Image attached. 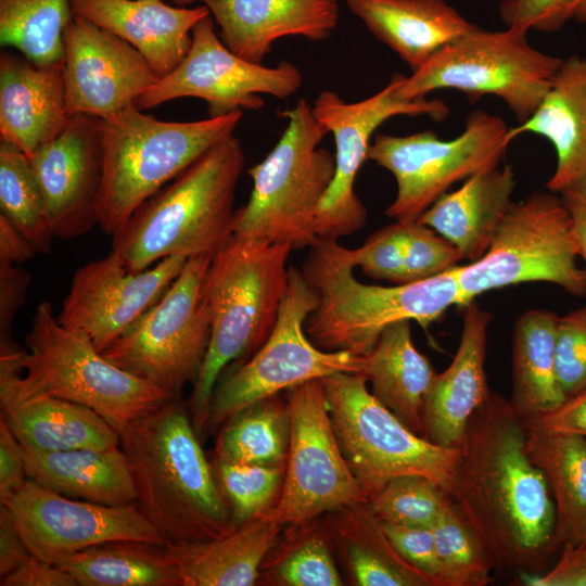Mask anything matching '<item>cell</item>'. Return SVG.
I'll return each mask as SVG.
<instances>
[{
  "mask_svg": "<svg viewBox=\"0 0 586 586\" xmlns=\"http://www.w3.org/2000/svg\"><path fill=\"white\" fill-rule=\"evenodd\" d=\"M449 496L421 475H402L369 499L370 511L381 522L432 527Z\"/></svg>",
  "mask_w": 586,
  "mask_h": 586,
  "instance_id": "ab89813d",
  "label": "cell"
},
{
  "mask_svg": "<svg viewBox=\"0 0 586 586\" xmlns=\"http://www.w3.org/2000/svg\"><path fill=\"white\" fill-rule=\"evenodd\" d=\"M556 367L565 397L586 387V306L559 317Z\"/></svg>",
  "mask_w": 586,
  "mask_h": 586,
  "instance_id": "7bdbcfd3",
  "label": "cell"
},
{
  "mask_svg": "<svg viewBox=\"0 0 586 586\" xmlns=\"http://www.w3.org/2000/svg\"><path fill=\"white\" fill-rule=\"evenodd\" d=\"M63 62L39 65L20 52L0 54V141L27 156L67 127Z\"/></svg>",
  "mask_w": 586,
  "mask_h": 586,
  "instance_id": "cb8c5ba5",
  "label": "cell"
},
{
  "mask_svg": "<svg viewBox=\"0 0 586 586\" xmlns=\"http://www.w3.org/2000/svg\"><path fill=\"white\" fill-rule=\"evenodd\" d=\"M1 586H77L58 564L30 556L18 568L1 577Z\"/></svg>",
  "mask_w": 586,
  "mask_h": 586,
  "instance_id": "816d5d0a",
  "label": "cell"
},
{
  "mask_svg": "<svg viewBox=\"0 0 586 586\" xmlns=\"http://www.w3.org/2000/svg\"><path fill=\"white\" fill-rule=\"evenodd\" d=\"M1 416L28 451L120 447V435L110 422L95 410L67 399L36 397L1 407Z\"/></svg>",
  "mask_w": 586,
  "mask_h": 586,
  "instance_id": "1f68e13d",
  "label": "cell"
},
{
  "mask_svg": "<svg viewBox=\"0 0 586 586\" xmlns=\"http://www.w3.org/2000/svg\"><path fill=\"white\" fill-rule=\"evenodd\" d=\"M293 249L232 235L211 258L205 277L212 333L189 398L199 435L206 433L215 386L232 361L253 355L270 335L289 288Z\"/></svg>",
  "mask_w": 586,
  "mask_h": 586,
  "instance_id": "5b68a950",
  "label": "cell"
},
{
  "mask_svg": "<svg viewBox=\"0 0 586 586\" xmlns=\"http://www.w3.org/2000/svg\"><path fill=\"white\" fill-rule=\"evenodd\" d=\"M220 39L238 56L262 63L275 41L301 36L328 39L340 16L339 0H203Z\"/></svg>",
  "mask_w": 586,
  "mask_h": 586,
  "instance_id": "603a6c76",
  "label": "cell"
},
{
  "mask_svg": "<svg viewBox=\"0 0 586 586\" xmlns=\"http://www.w3.org/2000/svg\"><path fill=\"white\" fill-rule=\"evenodd\" d=\"M380 525L393 548L404 560L445 586L431 527L408 526L381 521Z\"/></svg>",
  "mask_w": 586,
  "mask_h": 586,
  "instance_id": "bcb514c9",
  "label": "cell"
},
{
  "mask_svg": "<svg viewBox=\"0 0 586 586\" xmlns=\"http://www.w3.org/2000/svg\"><path fill=\"white\" fill-rule=\"evenodd\" d=\"M509 128L501 117L474 111L463 131L450 140L430 130L407 136L377 133L368 160L387 169L397 186L385 215L396 221H416L456 182L499 166L511 143Z\"/></svg>",
  "mask_w": 586,
  "mask_h": 586,
  "instance_id": "5bb4252c",
  "label": "cell"
},
{
  "mask_svg": "<svg viewBox=\"0 0 586 586\" xmlns=\"http://www.w3.org/2000/svg\"><path fill=\"white\" fill-rule=\"evenodd\" d=\"M119 435L137 504L166 543L206 540L237 526L178 397L136 419Z\"/></svg>",
  "mask_w": 586,
  "mask_h": 586,
  "instance_id": "7a4b0ae2",
  "label": "cell"
},
{
  "mask_svg": "<svg viewBox=\"0 0 586 586\" xmlns=\"http://www.w3.org/2000/svg\"><path fill=\"white\" fill-rule=\"evenodd\" d=\"M0 209L37 253H48L54 238L44 198L28 156L0 141Z\"/></svg>",
  "mask_w": 586,
  "mask_h": 586,
  "instance_id": "74e56055",
  "label": "cell"
},
{
  "mask_svg": "<svg viewBox=\"0 0 586 586\" xmlns=\"http://www.w3.org/2000/svg\"><path fill=\"white\" fill-rule=\"evenodd\" d=\"M281 526L263 513L218 537L167 543L165 550L180 586H251Z\"/></svg>",
  "mask_w": 586,
  "mask_h": 586,
  "instance_id": "f1b7e54d",
  "label": "cell"
},
{
  "mask_svg": "<svg viewBox=\"0 0 586 586\" xmlns=\"http://www.w3.org/2000/svg\"><path fill=\"white\" fill-rule=\"evenodd\" d=\"M527 424V423H526ZM526 451L545 474L556 509V539L563 546L586 542V438L527 425Z\"/></svg>",
  "mask_w": 586,
  "mask_h": 586,
  "instance_id": "d6a6232c",
  "label": "cell"
},
{
  "mask_svg": "<svg viewBox=\"0 0 586 586\" xmlns=\"http://www.w3.org/2000/svg\"><path fill=\"white\" fill-rule=\"evenodd\" d=\"M289 288L277 322L266 342L222 380L213 392L206 432L213 433L232 417L281 391L334 373H364L366 357L349 351H324L305 332L318 295L301 268L290 266Z\"/></svg>",
  "mask_w": 586,
  "mask_h": 586,
  "instance_id": "7c38bea8",
  "label": "cell"
},
{
  "mask_svg": "<svg viewBox=\"0 0 586 586\" xmlns=\"http://www.w3.org/2000/svg\"><path fill=\"white\" fill-rule=\"evenodd\" d=\"M28 479L64 496L120 506L137 502L129 461L122 447L56 453L24 449Z\"/></svg>",
  "mask_w": 586,
  "mask_h": 586,
  "instance_id": "f546056e",
  "label": "cell"
},
{
  "mask_svg": "<svg viewBox=\"0 0 586 586\" xmlns=\"http://www.w3.org/2000/svg\"><path fill=\"white\" fill-rule=\"evenodd\" d=\"M290 437L288 404L277 395L242 410L220 430L217 461L282 467Z\"/></svg>",
  "mask_w": 586,
  "mask_h": 586,
  "instance_id": "d590c367",
  "label": "cell"
},
{
  "mask_svg": "<svg viewBox=\"0 0 586 586\" xmlns=\"http://www.w3.org/2000/svg\"><path fill=\"white\" fill-rule=\"evenodd\" d=\"M175 5L178 7H187L191 5L193 3L200 2L202 3L203 0H170Z\"/></svg>",
  "mask_w": 586,
  "mask_h": 586,
  "instance_id": "6f0895ef",
  "label": "cell"
},
{
  "mask_svg": "<svg viewBox=\"0 0 586 586\" xmlns=\"http://www.w3.org/2000/svg\"><path fill=\"white\" fill-rule=\"evenodd\" d=\"M282 467L217 461L216 479L234 525L265 512L281 483Z\"/></svg>",
  "mask_w": 586,
  "mask_h": 586,
  "instance_id": "60d3db41",
  "label": "cell"
},
{
  "mask_svg": "<svg viewBox=\"0 0 586 586\" xmlns=\"http://www.w3.org/2000/svg\"><path fill=\"white\" fill-rule=\"evenodd\" d=\"M522 582L530 586H586V545L563 546L549 571L526 575Z\"/></svg>",
  "mask_w": 586,
  "mask_h": 586,
  "instance_id": "681fc988",
  "label": "cell"
},
{
  "mask_svg": "<svg viewBox=\"0 0 586 586\" xmlns=\"http://www.w3.org/2000/svg\"><path fill=\"white\" fill-rule=\"evenodd\" d=\"M65 106L69 117L107 118L136 101L160 80L130 43L80 16L63 34Z\"/></svg>",
  "mask_w": 586,
  "mask_h": 586,
  "instance_id": "ffe728a7",
  "label": "cell"
},
{
  "mask_svg": "<svg viewBox=\"0 0 586 586\" xmlns=\"http://www.w3.org/2000/svg\"><path fill=\"white\" fill-rule=\"evenodd\" d=\"M29 283L27 271L14 266H0V345L14 343L12 324Z\"/></svg>",
  "mask_w": 586,
  "mask_h": 586,
  "instance_id": "c3c4849f",
  "label": "cell"
},
{
  "mask_svg": "<svg viewBox=\"0 0 586 586\" xmlns=\"http://www.w3.org/2000/svg\"><path fill=\"white\" fill-rule=\"evenodd\" d=\"M514 187L510 165L479 171L442 195L418 220L448 240L462 259L475 262L488 251L512 204Z\"/></svg>",
  "mask_w": 586,
  "mask_h": 586,
  "instance_id": "83f0119b",
  "label": "cell"
},
{
  "mask_svg": "<svg viewBox=\"0 0 586 586\" xmlns=\"http://www.w3.org/2000/svg\"><path fill=\"white\" fill-rule=\"evenodd\" d=\"M244 162L234 135L217 142L133 212L111 254L133 272L171 256L212 258L233 235Z\"/></svg>",
  "mask_w": 586,
  "mask_h": 586,
  "instance_id": "3957f363",
  "label": "cell"
},
{
  "mask_svg": "<svg viewBox=\"0 0 586 586\" xmlns=\"http://www.w3.org/2000/svg\"><path fill=\"white\" fill-rule=\"evenodd\" d=\"M290 437L284 483L272 521L302 524L337 508L367 504L336 440L321 380L288 390Z\"/></svg>",
  "mask_w": 586,
  "mask_h": 586,
  "instance_id": "9a60e30c",
  "label": "cell"
},
{
  "mask_svg": "<svg viewBox=\"0 0 586 586\" xmlns=\"http://www.w3.org/2000/svg\"><path fill=\"white\" fill-rule=\"evenodd\" d=\"M546 138L557 154L556 169L547 182L560 194L586 181V58L571 55L562 62L536 111L510 127V141L524 133Z\"/></svg>",
  "mask_w": 586,
  "mask_h": 586,
  "instance_id": "484cf974",
  "label": "cell"
},
{
  "mask_svg": "<svg viewBox=\"0 0 586 586\" xmlns=\"http://www.w3.org/2000/svg\"><path fill=\"white\" fill-rule=\"evenodd\" d=\"M584 544L586 545V542Z\"/></svg>",
  "mask_w": 586,
  "mask_h": 586,
  "instance_id": "680465c9",
  "label": "cell"
},
{
  "mask_svg": "<svg viewBox=\"0 0 586 586\" xmlns=\"http://www.w3.org/2000/svg\"><path fill=\"white\" fill-rule=\"evenodd\" d=\"M558 319L553 311L528 309L514 323L509 400L525 419L550 410L566 398L556 367Z\"/></svg>",
  "mask_w": 586,
  "mask_h": 586,
  "instance_id": "836d02e7",
  "label": "cell"
},
{
  "mask_svg": "<svg viewBox=\"0 0 586 586\" xmlns=\"http://www.w3.org/2000/svg\"><path fill=\"white\" fill-rule=\"evenodd\" d=\"M321 382L344 459L368 499L402 475L424 476L446 492L459 447L433 444L408 429L368 390L364 373H334Z\"/></svg>",
  "mask_w": 586,
  "mask_h": 586,
  "instance_id": "9c48e42d",
  "label": "cell"
},
{
  "mask_svg": "<svg viewBox=\"0 0 586 586\" xmlns=\"http://www.w3.org/2000/svg\"><path fill=\"white\" fill-rule=\"evenodd\" d=\"M527 425L586 438V387L566 397L557 407L526 419Z\"/></svg>",
  "mask_w": 586,
  "mask_h": 586,
  "instance_id": "7dc6e473",
  "label": "cell"
},
{
  "mask_svg": "<svg viewBox=\"0 0 586 586\" xmlns=\"http://www.w3.org/2000/svg\"><path fill=\"white\" fill-rule=\"evenodd\" d=\"M288 125L269 154L247 170L253 189L235 209L233 234L294 250L317 241V213L335 173V158L320 148L329 133L305 98L281 113Z\"/></svg>",
  "mask_w": 586,
  "mask_h": 586,
  "instance_id": "ba28073f",
  "label": "cell"
},
{
  "mask_svg": "<svg viewBox=\"0 0 586 586\" xmlns=\"http://www.w3.org/2000/svg\"><path fill=\"white\" fill-rule=\"evenodd\" d=\"M165 545L109 542L75 552L58 565L80 586H180Z\"/></svg>",
  "mask_w": 586,
  "mask_h": 586,
  "instance_id": "e575fe53",
  "label": "cell"
},
{
  "mask_svg": "<svg viewBox=\"0 0 586 586\" xmlns=\"http://www.w3.org/2000/svg\"><path fill=\"white\" fill-rule=\"evenodd\" d=\"M493 316L475 301L463 306L462 331L449 366L437 372L423 407L422 436L444 447H459L473 412L487 398L485 359Z\"/></svg>",
  "mask_w": 586,
  "mask_h": 586,
  "instance_id": "7402d4cb",
  "label": "cell"
},
{
  "mask_svg": "<svg viewBox=\"0 0 586 586\" xmlns=\"http://www.w3.org/2000/svg\"><path fill=\"white\" fill-rule=\"evenodd\" d=\"M560 196L569 212L578 255L586 269V181L564 190Z\"/></svg>",
  "mask_w": 586,
  "mask_h": 586,
  "instance_id": "11a10c76",
  "label": "cell"
},
{
  "mask_svg": "<svg viewBox=\"0 0 586 586\" xmlns=\"http://www.w3.org/2000/svg\"><path fill=\"white\" fill-rule=\"evenodd\" d=\"M1 504L29 552L54 564L109 542L167 544L137 502L111 506L75 500L27 479Z\"/></svg>",
  "mask_w": 586,
  "mask_h": 586,
  "instance_id": "ac0fdd59",
  "label": "cell"
},
{
  "mask_svg": "<svg viewBox=\"0 0 586 586\" xmlns=\"http://www.w3.org/2000/svg\"><path fill=\"white\" fill-rule=\"evenodd\" d=\"M28 160L54 238H78L99 224L103 180L101 118L72 116L65 130Z\"/></svg>",
  "mask_w": 586,
  "mask_h": 586,
  "instance_id": "44dd1931",
  "label": "cell"
},
{
  "mask_svg": "<svg viewBox=\"0 0 586 586\" xmlns=\"http://www.w3.org/2000/svg\"><path fill=\"white\" fill-rule=\"evenodd\" d=\"M457 266L420 281L366 284L355 278L352 249L335 239L318 238L301 267L318 295L305 332L321 349L366 356L388 326L416 321L428 328L458 306Z\"/></svg>",
  "mask_w": 586,
  "mask_h": 586,
  "instance_id": "277c9868",
  "label": "cell"
},
{
  "mask_svg": "<svg viewBox=\"0 0 586 586\" xmlns=\"http://www.w3.org/2000/svg\"><path fill=\"white\" fill-rule=\"evenodd\" d=\"M37 252L28 240L0 214V266H13L31 259Z\"/></svg>",
  "mask_w": 586,
  "mask_h": 586,
  "instance_id": "db71d44e",
  "label": "cell"
},
{
  "mask_svg": "<svg viewBox=\"0 0 586 586\" xmlns=\"http://www.w3.org/2000/svg\"><path fill=\"white\" fill-rule=\"evenodd\" d=\"M526 433V419L491 391L468 422L446 489L500 577L536 574L559 546L550 487Z\"/></svg>",
  "mask_w": 586,
  "mask_h": 586,
  "instance_id": "6da1fadb",
  "label": "cell"
},
{
  "mask_svg": "<svg viewBox=\"0 0 586 586\" xmlns=\"http://www.w3.org/2000/svg\"><path fill=\"white\" fill-rule=\"evenodd\" d=\"M278 576L283 584L291 586L343 584L327 546L317 538L304 543L282 561Z\"/></svg>",
  "mask_w": 586,
  "mask_h": 586,
  "instance_id": "ee69618b",
  "label": "cell"
},
{
  "mask_svg": "<svg viewBox=\"0 0 586 586\" xmlns=\"http://www.w3.org/2000/svg\"><path fill=\"white\" fill-rule=\"evenodd\" d=\"M72 13L120 37L136 48L160 78L174 71L188 54L192 29L211 15L163 0H72Z\"/></svg>",
  "mask_w": 586,
  "mask_h": 586,
  "instance_id": "d4e9b609",
  "label": "cell"
},
{
  "mask_svg": "<svg viewBox=\"0 0 586 586\" xmlns=\"http://www.w3.org/2000/svg\"><path fill=\"white\" fill-rule=\"evenodd\" d=\"M31 553L22 539L4 505H0V576L3 577L25 562Z\"/></svg>",
  "mask_w": 586,
  "mask_h": 586,
  "instance_id": "f5cc1de1",
  "label": "cell"
},
{
  "mask_svg": "<svg viewBox=\"0 0 586 586\" xmlns=\"http://www.w3.org/2000/svg\"><path fill=\"white\" fill-rule=\"evenodd\" d=\"M573 18L579 23L586 22V0H579L573 14Z\"/></svg>",
  "mask_w": 586,
  "mask_h": 586,
  "instance_id": "9f6ffc18",
  "label": "cell"
},
{
  "mask_svg": "<svg viewBox=\"0 0 586 586\" xmlns=\"http://www.w3.org/2000/svg\"><path fill=\"white\" fill-rule=\"evenodd\" d=\"M22 373L0 374V404L41 396L85 405L120 433L171 396L106 359L82 332L64 327L40 303L25 337Z\"/></svg>",
  "mask_w": 586,
  "mask_h": 586,
  "instance_id": "8992f818",
  "label": "cell"
},
{
  "mask_svg": "<svg viewBox=\"0 0 586 586\" xmlns=\"http://www.w3.org/2000/svg\"><path fill=\"white\" fill-rule=\"evenodd\" d=\"M72 0H0V43L39 65L64 61Z\"/></svg>",
  "mask_w": 586,
  "mask_h": 586,
  "instance_id": "8d00e7d4",
  "label": "cell"
},
{
  "mask_svg": "<svg viewBox=\"0 0 586 586\" xmlns=\"http://www.w3.org/2000/svg\"><path fill=\"white\" fill-rule=\"evenodd\" d=\"M579 0H504L499 14L507 27L528 31H557L569 20Z\"/></svg>",
  "mask_w": 586,
  "mask_h": 586,
  "instance_id": "f6af8a7d",
  "label": "cell"
},
{
  "mask_svg": "<svg viewBox=\"0 0 586 586\" xmlns=\"http://www.w3.org/2000/svg\"><path fill=\"white\" fill-rule=\"evenodd\" d=\"M243 111L194 122H165L136 105L101 118L102 231L113 237L133 212L220 140L233 135Z\"/></svg>",
  "mask_w": 586,
  "mask_h": 586,
  "instance_id": "52a82bcc",
  "label": "cell"
},
{
  "mask_svg": "<svg viewBox=\"0 0 586 586\" xmlns=\"http://www.w3.org/2000/svg\"><path fill=\"white\" fill-rule=\"evenodd\" d=\"M396 224L406 283L437 276L462 260L458 250L431 227L419 220Z\"/></svg>",
  "mask_w": 586,
  "mask_h": 586,
  "instance_id": "b9f144b4",
  "label": "cell"
},
{
  "mask_svg": "<svg viewBox=\"0 0 586 586\" xmlns=\"http://www.w3.org/2000/svg\"><path fill=\"white\" fill-rule=\"evenodd\" d=\"M365 357L373 396L422 436L424 402L437 372L416 348L410 321L385 328Z\"/></svg>",
  "mask_w": 586,
  "mask_h": 586,
  "instance_id": "4dcf8cb0",
  "label": "cell"
},
{
  "mask_svg": "<svg viewBox=\"0 0 586 586\" xmlns=\"http://www.w3.org/2000/svg\"><path fill=\"white\" fill-rule=\"evenodd\" d=\"M346 4L412 73L476 27L445 0H346Z\"/></svg>",
  "mask_w": 586,
  "mask_h": 586,
  "instance_id": "4316f807",
  "label": "cell"
},
{
  "mask_svg": "<svg viewBox=\"0 0 586 586\" xmlns=\"http://www.w3.org/2000/svg\"><path fill=\"white\" fill-rule=\"evenodd\" d=\"M211 257L189 258L165 294L101 353L171 397L194 384L212 333L205 277Z\"/></svg>",
  "mask_w": 586,
  "mask_h": 586,
  "instance_id": "4fadbf2b",
  "label": "cell"
},
{
  "mask_svg": "<svg viewBox=\"0 0 586 586\" xmlns=\"http://www.w3.org/2000/svg\"><path fill=\"white\" fill-rule=\"evenodd\" d=\"M527 33L514 27L491 31L476 26L420 69L404 76L396 95L412 101L440 89L460 91L470 100L492 94L522 124L538 107L562 62L534 48Z\"/></svg>",
  "mask_w": 586,
  "mask_h": 586,
  "instance_id": "30bf717a",
  "label": "cell"
},
{
  "mask_svg": "<svg viewBox=\"0 0 586 586\" xmlns=\"http://www.w3.org/2000/svg\"><path fill=\"white\" fill-rule=\"evenodd\" d=\"M404 75L395 74L391 81L373 95L348 103L335 91H321L313 105L335 143V173L317 213L319 238L335 239L354 234L367 221V209L354 190L358 170L366 160L374 131L387 119L398 115L428 116L444 119L448 106L441 100L405 101L396 95Z\"/></svg>",
  "mask_w": 586,
  "mask_h": 586,
  "instance_id": "2e32d148",
  "label": "cell"
},
{
  "mask_svg": "<svg viewBox=\"0 0 586 586\" xmlns=\"http://www.w3.org/2000/svg\"><path fill=\"white\" fill-rule=\"evenodd\" d=\"M303 84L301 71L288 61L275 67L244 60L218 38L211 15L192 29V43L180 64L151 86L135 105L154 109L168 101L193 97L207 103L211 117L260 110L259 94L280 100L293 95Z\"/></svg>",
  "mask_w": 586,
  "mask_h": 586,
  "instance_id": "e0dca14e",
  "label": "cell"
},
{
  "mask_svg": "<svg viewBox=\"0 0 586 586\" xmlns=\"http://www.w3.org/2000/svg\"><path fill=\"white\" fill-rule=\"evenodd\" d=\"M431 528L445 586H484L493 579L487 555L450 497Z\"/></svg>",
  "mask_w": 586,
  "mask_h": 586,
  "instance_id": "f35d334b",
  "label": "cell"
},
{
  "mask_svg": "<svg viewBox=\"0 0 586 586\" xmlns=\"http://www.w3.org/2000/svg\"><path fill=\"white\" fill-rule=\"evenodd\" d=\"M569 212L560 194L533 192L512 202L485 255L456 267L458 306L491 290L525 282H549L586 296V269Z\"/></svg>",
  "mask_w": 586,
  "mask_h": 586,
  "instance_id": "8fae6325",
  "label": "cell"
},
{
  "mask_svg": "<svg viewBox=\"0 0 586 586\" xmlns=\"http://www.w3.org/2000/svg\"><path fill=\"white\" fill-rule=\"evenodd\" d=\"M188 259L167 257L138 272L111 253L92 260L75 271L58 320L102 352L161 300Z\"/></svg>",
  "mask_w": 586,
  "mask_h": 586,
  "instance_id": "d6986e66",
  "label": "cell"
},
{
  "mask_svg": "<svg viewBox=\"0 0 586 586\" xmlns=\"http://www.w3.org/2000/svg\"><path fill=\"white\" fill-rule=\"evenodd\" d=\"M28 479L25 455L5 419L0 418V502Z\"/></svg>",
  "mask_w": 586,
  "mask_h": 586,
  "instance_id": "f907efd6",
  "label": "cell"
}]
</instances>
